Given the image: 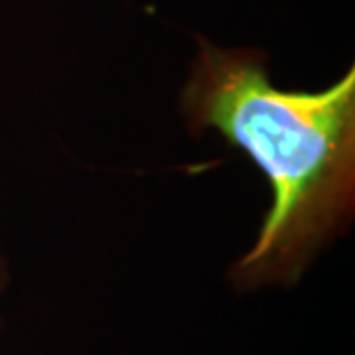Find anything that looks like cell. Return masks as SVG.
Returning a JSON list of instances; mask_svg holds the SVG:
<instances>
[{
	"instance_id": "6da1fadb",
	"label": "cell",
	"mask_w": 355,
	"mask_h": 355,
	"mask_svg": "<svg viewBox=\"0 0 355 355\" xmlns=\"http://www.w3.org/2000/svg\"><path fill=\"white\" fill-rule=\"evenodd\" d=\"M180 106L191 127H212L250 155L272 187L238 275L252 282L293 275L353 208L355 72L316 92L282 90L261 55L201 42Z\"/></svg>"
}]
</instances>
